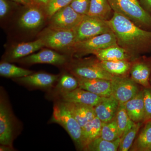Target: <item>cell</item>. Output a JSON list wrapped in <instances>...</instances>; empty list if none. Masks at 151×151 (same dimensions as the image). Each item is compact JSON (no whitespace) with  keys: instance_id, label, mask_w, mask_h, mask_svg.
I'll use <instances>...</instances> for the list:
<instances>
[{"instance_id":"obj_1","label":"cell","mask_w":151,"mask_h":151,"mask_svg":"<svg viewBox=\"0 0 151 151\" xmlns=\"http://www.w3.org/2000/svg\"><path fill=\"white\" fill-rule=\"evenodd\" d=\"M108 22L116 36L117 44L128 52L132 60L151 51V31L139 27L116 12Z\"/></svg>"},{"instance_id":"obj_2","label":"cell","mask_w":151,"mask_h":151,"mask_svg":"<svg viewBox=\"0 0 151 151\" xmlns=\"http://www.w3.org/2000/svg\"><path fill=\"white\" fill-rule=\"evenodd\" d=\"M114 12L120 14L139 27L151 31V14L138 0H108Z\"/></svg>"},{"instance_id":"obj_3","label":"cell","mask_w":151,"mask_h":151,"mask_svg":"<svg viewBox=\"0 0 151 151\" xmlns=\"http://www.w3.org/2000/svg\"><path fill=\"white\" fill-rule=\"evenodd\" d=\"M50 122L63 127L76 147L81 150L82 128L62 101L59 100L55 103Z\"/></svg>"},{"instance_id":"obj_4","label":"cell","mask_w":151,"mask_h":151,"mask_svg":"<svg viewBox=\"0 0 151 151\" xmlns=\"http://www.w3.org/2000/svg\"><path fill=\"white\" fill-rule=\"evenodd\" d=\"M68 68L76 77L111 80L114 76L103 68L97 58L73 60L69 63Z\"/></svg>"},{"instance_id":"obj_5","label":"cell","mask_w":151,"mask_h":151,"mask_svg":"<svg viewBox=\"0 0 151 151\" xmlns=\"http://www.w3.org/2000/svg\"><path fill=\"white\" fill-rule=\"evenodd\" d=\"M75 29H61L48 26L40 33L38 38L42 41L45 47L55 50L70 51L76 42Z\"/></svg>"},{"instance_id":"obj_6","label":"cell","mask_w":151,"mask_h":151,"mask_svg":"<svg viewBox=\"0 0 151 151\" xmlns=\"http://www.w3.org/2000/svg\"><path fill=\"white\" fill-rule=\"evenodd\" d=\"M116 45L118 44L116 36L112 31L76 42L70 52L75 56L79 57Z\"/></svg>"},{"instance_id":"obj_7","label":"cell","mask_w":151,"mask_h":151,"mask_svg":"<svg viewBox=\"0 0 151 151\" xmlns=\"http://www.w3.org/2000/svg\"><path fill=\"white\" fill-rule=\"evenodd\" d=\"M75 30L76 42L112 31L108 21L86 15Z\"/></svg>"},{"instance_id":"obj_8","label":"cell","mask_w":151,"mask_h":151,"mask_svg":"<svg viewBox=\"0 0 151 151\" xmlns=\"http://www.w3.org/2000/svg\"><path fill=\"white\" fill-rule=\"evenodd\" d=\"M14 132V119L9 103L1 92L0 144L12 147Z\"/></svg>"},{"instance_id":"obj_9","label":"cell","mask_w":151,"mask_h":151,"mask_svg":"<svg viewBox=\"0 0 151 151\" xmlns=\"http://www.w3.org/2000/svg\"><path fill=\"white\" fill-rule=\"evenodd\" d=\"M111 81L112 95L119 104H125L139 92L137 83L131 78L124 76H114Z\"/></svg>"},{"instance_id":"obj_10","label":"cell","mask_w":151,"mask_h":151,"mask_svg":"<svg viewBox=\"0 0 151 151\" xmlns=\"http://www.w3.org/2000/svg\"><path fill=\"white\" fill-rule=\"evenodd\" d=\"M84 16L76 12L69 5L57 12L49 19V26L58 29H74Z\"/></svg>"},{"instance_id":"obj_11","label":"cell","mask_w":151,"mask_h":151,"mask_svg":"<svg viewBox=\"0 0 151 151\" xmlns=\"http://www.w3.org/2000/svg\"><path fill=\"white\" fill-rule=\"evenodd\" d=\"M20 61L27 64L47 63L56 65H65L67 57L50 49H44L37 53H32L22 58Z\"/></svg>"},{"instance_id":"obj_12","label":"cell","mask_w":151,"mask_h":151,"mask_svg":"<svg viewBox=\"0 0 151 151\" xmlns=\"http://www.w3.org/2000/svg\"><path fill=\"white\" fill-rule=\"evenodd\" d=\"M56 96L62 102L84 104L94 107L105 97H100L80 87Z\"/></svg>"},{"instance_id":"obj_13","label":"cell","mask_w":151,"mask_h":151,"mask_svg":"<svg viewBox=\"0 0 151 151\" xmlns=\"http://www.w3.org/2000/svg\"><path fill=\"white\" fill-rule=\"evenodd\" d=\"M59 78V75L38 72L14 79L15 81L29 87L45 89H51Z\"/></svg>"},{"instance_id":"obj_14","label":"cell","mask_w":151,"mask_h":151,"mask_svg":"<svg viewBox=\"0 0 151 151\" xmlns=\"http://www.w3.org/2000/svg\"><path fill=\"white\" fill-rule=\"evenodd\" d=\"M76 77L78 80V87L97 94L100 97H108L112 95L111 80L100 78Z\"/></svg>"},{"instance_id":"obj_15","label":"cell","mask_w":151,"mask_h":151,"mask_svg":"<svg viewBox=\"0 0 151 151\" xmlns=\"http://www.w3.org/2000/svg\"><path fill=\"white\" fill-rule=\"evenodd\" d=\"M28 7L19 19V26L24 29H35L43 24L45 14L42 9L37 6Z\"/></svg>"},{"instance_id":"obj_16","label":"cell","mask_w":151,"mask_h":151,"mask_svg":"<svg viewBox=\"0 0 151 151\" xmlns=\"http://www.w3.org/2000/svg\"><path fill=\"white\" fill-rule=\"evenodd\" d=\"M119 105L113 95L105 97L94 107L96 117L103 123L112 121L116 117Z\"/></svg>"},{"instance_id":"obj_17","label":"cell","mask_w":151,"mask_h":151,"mask_svg":"<svg viewBox=\"0 0 151 151\" xmlns=\"http://www.w3.org/2000/svg\"><path fill=\"white\" fill-rule=\"evenodd\" d=\"M45 47L40 38L29 42H22L17 45L11 49L7 57L8 60H16L28 56Z\"/></svg>"},{"instance_id":"obj_18","label":"cell","mask_w":151,"mask_h":151,"mask_svg":"<svg viewBox=\"0 0 151 151\" xmlns=\"http://www.w3.org/2000/svg\"><path fill=\"white\" fill-rule=\"evenodd\" d=\"M63 102L81 128L96 117L94 107L78 103Z\"/></svg>"},{"instance_id":"obj_19","label":"cell","mask_w":151,"mask_h":151,"mask_svg":"<svg viewBox=\"0 0 151 151\" xmlns=\"http://www.w3.org/2000/svg\"><path fill=\"white\" fill-rule=\"evenodd\" d=\"M131 78L137 84L145 88H151L150 84L151 65L147 62L136 61L132 64L130 70Z\"/></svg>"},{"instance_id":"obj_20","label":"cell","mask_w":151,"mask_h":151,"mask_svg":"<svg viewBox=\"0 0 151 151\" xmlns=\"http://www.w3.org/2000/svg\"><path fill=\"white\" fill-rule=\"evenodd\" d=\"M125 106L128 115L133 122H144L145 112L143 90L139 91L134 97L125 103Z\"/></svg>"},{"instance_id":"obj_21","label":"cell","mask_w":151,"mask_h":151,"mask_svg":"<svg viewBox=\"0 0 151 151\" xmlns=\"http://www.w3.org/2000/svg\"><path fill=\"white\" fill-rule=\"evenodd\" d=\"M100 61L132 60L129 55L124 49L118 45L109 47L94 52L92 54Z\"/></svg>"},{"instance_id":"obj_22","label":"cell","mask_w":151,"mask_h":151,"mask_svg":"<svg viewBox=\"0 0 151 151\" xmlns=\"http://www.w3.org/2000/svg\"><path fill=\"white\" fill-rule=\"evenodd\" d=\"M102 123L96 117L82 127L81 150H84L88 144L100 137Z\"/></svg>"},{"instance_id":"obj_23","label":"cell","mask_w":151,"mask_h":151,"mask_svg":"<svg viewBox=\"0 0 151 151\" xmlns=\"http://www.w3.org/2000/svg\"><path fill=\"white\" fill-rule=\"evenodd\" d=\"M113 13L108 0H91L86 15L108 21L113 17Z\"/></svg>"},{"instance_id":"obj_24","label":"cell","mask_w":151,"mask_h":151,"mask_svg":"<svg viewBox=\"0 0 151 151\" xmlns=\"http://www.w3.org/2000/svg\"><path fill=\"white\" fill-rule=\"evenodd\" d=\"M101 65L111 75L121 76L128 73L131 69L132 63L129 60L116 61H100Z\"/></svg>"},{"instance_id":"obj_25","label":"cell","mask_w":151,"mask_h":151,"mask_svg":"<svg viewBox=\"0 0 151 151\" xmlns=\"http://www.w3.org/2000/svg\"><path fill=\"white\" fill-rule=\"evenodd\" d=\"M121 138L110 141L99 137L92 141L83 150L88 151H116L119 149Z\"/></svg>"},{"instance_id":"obj_26","label":"cell","mask_w":151,"mask_h":151,"mask_svg":"<svg viewBox=\"0 0 151 151\" xmlns=\"http://www.w3.org/2000/svg\"><path fill=\"white\" fill-rule=\"evenodd\" d=\"M116 119L120 138L129 131L135 123L132 121L128 115L125 104H119L116 113Z\"/></svg>"},{"instance_id":"obj_27","label":"cell","mask_w":151,"mask_h":151,"mask_svg":"<svg viewBox=\"0 0 151 151\" xmlns=\"http://www.w3.org/2000/svg\"><path fill=\"white\" fill-rule=\"evenodd\" d=\"M78 87V80L72 74L65 73L61 76L54 89L55 94H58L70 92Z\"/></svg>"},{"instance_id":"obj_28","label":"cell","mask_w":151,"mask_h":151,"mask_svg":"<svg viewBox=\"0 0 151 151\" xmlns=\"http://www.w3.org/2000/svg\"><path fill=\"white\" fill-rule=\"evenodd\" d=\"M32 70L18 67L9 63L1 62L0 64V75L6 78H19L30 75Z\"/></svg>"},{"instance_id":"obj_29","label":"cell","mask_w":151,"mask_h":151,"mask_svg":"<svg viewBox=\"0 0 151 151\" xmlns=\"http://www.w3.org/2000/svg\"><path fill=\"white\" fill-rule=\"evenodd\" d=\"M151 145V122H147L135 142V150L147 151Z\"/></svg>"},{"instance_id":"obj_30","label":"cell","mask_w":151,"mask_h":151,"mask_svg":"<svg viewBox=\"0 0 151 151\" xmlns=\"http://www.w3.org/2000/svg\"><path fill=\"white\" fill-rule=\"evenodd\" d=\"M100 137L110 141L116 140L120 138L116 117L110 122L102 123Z\"/></svg>"},{"instance_id":"obj_31","label":"cell","mask_w":151,"mask_h":151,"mask_svg":"<svg viewBox=\"0 0 151 151\" xmlns=\"http://www.w3.org/2000/svg\"><path fill=\"white\" fill-rule=\"evenodd\" d=\"M142 125L141 122L135 123L134 126L121 138L119 150L128 151L132 147L133 141L136 137Z\"/></svg>"},{"instance_id":"obj_32","label":"cell","mask_w":151,"mask_h":151,"mask_svg":"<svg viewBox=\"0 0 151 151\" xmlns=\"http://www.w3.org/2000/svg\"><path fill=\"white\" fill-rule=\"evenodd\" d=\"M72 0H50L42 9L45 17L49 19L57 12L69 5Z\"/></svg>"},{"instance_id":"obj_33","label":"cell","mask_w":151,"mask_h":151,"mask_svg":"<svg viewBox=\"0 0 151 151\" xmlns=\"http://www.w3.org/2000/svg\"><path fill=\"white\" fill-rule=\"evenodd\" d=\"M91 0H72L70 6L76 12L86 15L89 12Z\"/></svg>"},{"instance_id":"obj_34","label":"cell","mask_w":151,"mask_h":151,"mask_svg":"<svg viewBox=\"0 0 151 151\" xmlns=\"http://www.w3.org/2000/svg\"><path fill=\"white\" fill-rule=\"evenodd\" d=\"M145 116L144 122H151V89L145 88L143 90Z\"/></svg>"},{"instance_id":"obj_35","label":"cell","mask_w":151,"mask_h":151,"mask_svg":"<svg viewBox=\"0 0 151 151\" xmlns=\"http://www.w3.org/2000/svg\"><path fill=\"white\" fill-rule=\"evenodd\" d=\"M9 4L7 0H0V17L3 18L8 13Z\"/></svg>"},{"instance_id":"obj_36","label":"cell","mask_w":151,"mask_h":151,"mask_svg":"<svg viewBox=\"0 0 151 151\" xmlns=\"http://www.w3.org/2000/svg\"><path fill=\"white\" fill-rule=\"evenodd\" d=\"M142 6L151 14V0H140Z\"/></svg>"},{"instance_id":"obj_37","label":"cell","mask_w":151,"mask_h":151,"mask_svg":"<svg viewBox=\"0 0 151 151\" xmlns=\"http://www.w3.org/2000/svg\"><path fill=\"white\" fill-rule=\"evenodd\" d=\"M50 0H32L33 5H35L43 9Z\"/></svg>"},{"instance_id":"obj_38","label":"cell","mask_w":151,"mask_h":151,"mask_svg":"<svg viewBox=\"0 0 151 151\" xmlns=\"http://www.w3.org/2000/svg\"><path fill=\"white\" fill-rule=\"evenodd\" d=\"M12 1L27 7L33 5L32 0H12Z\"/></svg>"},{"instance_id":"obj_39","label":"cell","mask_w":151,"mask_h":151,"mask_svg":"<svg viewBox=\"0 0 151 151\" xmlns=\"http://www.w3.org/2000/svg\"><path fill=\"white\" fill-rule=\"evenodd\" d=\"M0 150L1 151H12V150H14L13 149L12 147H10V146L3 145H1V147H0Z\"/></svg>"},{"instance_id":"obj_40","label":"cell","mask_w":151,"mask_h":151,"mask_svg":"<svg viewBox=\"0 0 151 151\" xmlns=\"http://www.w3.org/2000/svg\"><path fill=\"white\" fill-rule=\"evenodd\" d=\"M147 151H151V145L149 147V148L147 150Z\"/></svg>"},{"instance_id":"obj_41","label":"cell","mask_w":151,"mask_h":151,"mask_svg":"<svg viewBox=\"0 0 151 151\" xmlns=\"http://www.w3.org/2000/svg\"><path fill=\"white\" fill-rule=\"evenodd\" d=\"M150 81H151V78H150Z\"/></svg>"}]
</instances>
